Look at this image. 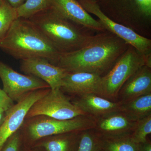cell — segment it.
Segmentation results:
<instances>
[{"label":"cell","instance_id":"obj_10","mask_svg":"<svg viewBox=\"0 0 151 151\" xmlns=\"http://www.w3.org/2000/svg\"><path fill=\"white\" fill-rule=\"evenodd\" d=\"M0 78L3 90L13 101L18 102L31 91L50 88L40 78L32 75H25L15 70L0 60Z\"/></svg>","mask_w":151,"mask_h":151},{"label":"cell","instance_id":"obj_25","mask_svg":"<svg viewBox=\"0 0 151 151\" xmlns=\"http://www.w3.org/2000/svg\"><path fill=\"white\" fill-rule=\"evenodd\" d=\"M8 141V143L2 151H18L19 144L18 134L16 133L14 134Z\"/></svg>","mask_w":151,"mask_h":151},{"label":"cell","instance_id":"obj_29","mask_svg":"<svg viewBox=\"0 0 151 151\" xmlns=\"http://www.w3.org/2000/svg\"><path fill=\"white\" fill-rule=\"evenodd\" d=\"M3 1H4V0H0V6L2 4V3L3 2Z\"/></svg>","mask_w":151,"mask_h":151},{"label":"cell","instance_id":"obj_14","mask_svg":"<svg viewBox=\"0 0 151 151\" xmlns=\"http://www.w3.org/2000/svg\"><path fill=\"white\" fill-rule=\"evenodd\" d=\"M50 8L70 21L95 32L106 31L100 21L87 12L77 0H51Z\"/></svg>","mask_w":151,"mask_h":151},{"label":"cell","instance_id":"obj_6","mask_svg":"<svg viewBox=\"0 0 151 151\" xmlns=\"http://www.w3.org/2000/svg\"><path fill=\"white\" fill-rule=\"evenodd\" d=\"M77 1L87 12L97 17L105 30L117 36L137 49L145 56L146 65L151 67V39L143 37L131 29L109 19L100 10L97 2L94 0Z\"/></svg>","mask_w":151,"mask_h":151},{"label":"cell","instance_id":"obj_2","mask_svg":"<svg viewBox=\"0 0 151 151\" xmlns=\"http://www.w3.org/2000/svg\"><path fill=\"white\" fill-rule=\"evenodd\" d=\"M0 49L16 59L47 60L57 65L61 54L29 19L17 18L0 40Z\"/></svg>","mask_w":151,"mask_h":151},{"label":"cell","instance_id":"obj_20","mask_svg":"<svg viewBox=\"0 0 151 151\" xmlns=\"http://www.w3.org/2000/svg\"><path fill=\"white\" fill-rule=\"evenodd\" d=\"M51 0H27L16 9L18 18L29 19L50 7Z\"/></svg>","mask_w":151,"mask_h":151},{"label":"cell","instance_id":"obj_11","mask_svg":"<svg viewBox=\"0 0 151 151\" xmlns=\"http://www.w3.org/2000/svg\"><path fill=\"white\" fill-rule=\"evenodd\" d=\"M20 68L26 74L34 76L46 82L51 90L60 88L63 79L68 72L65 68L41 58L21 60Z\"/></svg>","mask_w":151,"mask_h":151},{"label":"cell","instance_id":"obj_17","mask_svg":"<svg viewBox=\"0 0 151 151\" xmlns=\"http://www.w3.org/2000/svg\"><path fill=\"white\" fill-rule=\"evenodd\" d=\"M119 111L136 122L151 115V93L122 102Z\"/></svg>","mask_w":151,"mask_h":151},{"label":"cell","instance_id":"obj_16","mask_svg":"<svg viewBox=\"0 0 151 151\" xmlns=\"http://www.w3.org/2000/svg\"><path fill=\"white\" fill-rule=\"evenodd\" d=\"M72 103L86 115L94 119L119 111L122 102L114 101L96 94L78 96Z\"/></svg>","mask_w":151,"mask_h":151},{"label":"cell","instance_id":"obj_24","mask_svg":"<svg viewBox=\"0 0 151 151\" xmlns=\"http://www.w3.org/2000/svg\"><path fill=\"white\" fill-rule=\"evenodd\" d=\"M14 105V101L0 88V111L6 112Z\"/></svg>","mask_w":151,"mask_h":151},{"label":"cell","instance_id":"obj_30","mask_svg":"<svg viewBox=\"0 0 151 151\" xmlns=\"http://www.w3.org/2000/svg\"><path fill=\"white\" fill-rule=\"evenodd\" d=\"M94 1H96L97 2L99 1L100 0H94Z\"/></svg>","mask_w":151,"mask_h":151},{"label":"cell","instance_id":"obj_12","mask_svg":"<svg viewBox=\"0 0 151 151\" xmlns=\"http://www.w3.org/2000/svg\"><path fill=\"white\" fill-rule=\"evenodd\" d=\"M95 119V126L93 129L103 139L131 135L137 122L120 111Z\"/></svg>","mask_w":151,"mask_h":151},{"label":"cell","instance_id":"obj_4","mask_svg":"<svg viewBox=\"0 0 151 151\" xmlns=\"http://www.w3.org/2000/svg\"><path fill=\"white\" fill-rule=\"evenodd\" d=\"M97 4L112 20L150 39L151 0H100Z\"/></svg>","mask_w":151,"mask_h":151},{"label":"cell","instance_id":"obj_27","mask_svg":"<svg viewBox=\"0 0 151 151\" xmlns=\"http://www.w3.org/2000/svg\"><path fill=\"white\" fill-rule=\"evenodd\" d=\"M139 151H151L150 142H147L139 144Z\"/></svg>","mask_w":151,"mask_h":151},{"label":"cell","instance_id":"obj_1","mask_svg":"<svg viewBox=\"0 0 151 151\" xmlns=\"http://www.w3.org/2000/svg\"><path fill=\"white\" fill-rule=\"evenodd\" d=\"M129 45L108 31L78 50L61 53L56 65L69 72H83L103 76L110 71Z\"/></svg>","mask_w":151,"mask_h":151},{"label":"cell","instance_id":"obj_9","mask_svg":"<svg viewBox=\"0 0 151 151\" xmlns=\"http://www.w3.org/2000/svg\"><path fill=\"white\" fill-rule=\"evenodd\" d=\"M50 89L47 88L28 92L6 112L4 122L0 126V151H2L7 142L22 126L32 106Z\"/></svg>","mask_w":151,"mask_h":151},{"label":"cell","instance_id":"obj_22","mask_svg":"<svg viewBox=\"0 0 151 151\" xmlns=\"http://www.w3.org/2000/svg\"><path fill=\"white\" fill-rule=\"evenodd\" d=\"M17 18L16 9L4 0L0 6V40L6 35Z\"/></svg>","mask_w":151,"mask_h":151},{"label":"cell","instance_id":"obj_15","mask_svg":"<svg viewBox=\"0 0 151 151\" xmlns=\"http://www.w3.org/2000/svg\"><path fill=\"white\" fill-rule=\"evenodd\" d=\"M150 93L151 67L144 65L123 84L118 93L117 101L124 103Z\"/></svg>","mask_w":151,"mask_h":151},{"label":"cell","instance_id":"obj_21","mask_svg":"<svg viewBox=\"0 0 151 151\" xmlns=\"http://www.w3.org/2000/svg\"><path fill=\"white\" fill-rule=\"evenodd\" d=\"M105 151H139V144L134 142L131 136L103 139Z\"/></svg>","mask_w":151,"mask_h":151},{"label":"cell","instance_id":"obj_26","mask_svg":"<svg viewBox=\"0 0 151 151\" xmlns=\"http://www.w3.org/2000/svg\"><path fill=\"white\" fill-rule=\"evenodd\" d=\"M12 7L17 9L22 5L27 0H4Z\"/></svg>","mask_w":151,"mask_h":151},{"label":"cell","instance_id":"obj_31","mask_svg":"<svg viewBox=\"0 0 151 151\" xmlns=\"http://www.w3.org/2000/svg\"><path fill=\"white\" fill-rule=\"evenodd\" d=\"M105 151L104 150H103H103H102V151Z\"/></svg>","mask_w":151,"mask_h":151},{"label":"cell","instance_id":"obj_13","mask_svg":"<svg viewBox=\"0 0 151 151\" xmlns=\"http://www.w3.org/2000/svg\"><path fill=\"white\" fill-rule=\"evenodd\" d=\"M60 89L77 96L93 94L103 97L102 76L87 72H68L63 79Z\"/></svg>","mask_w":151,"mask_h":151},{"label":"cell","instance_id":"obj_18","mask_svg":"<svg viewBox=\"0 0 151 151\" xmlns=\"http://www.w3.org/2000/svg\"><path fill=\"white\" fill-rule=\"evenodd\" d=\"M81 132L57 135L56 138L42 143V146L47 151H77Z\"/></svg>","mask_w":151,"mask_h":151},{"label":"cell","instance_id":"obj_23","mask_svg":"<svg viewBox=\"0 0 151 151\" xmlns=\"http://www.w3.org/2000/svg\"><path fill=\"white\" fill-rule=\"evenodd\" d=\"M151 133V115L137 122L132 134V140L137 144L147 142V137Z\"/></svg>","mask_w":151,"mask_h":151},{"label":"cell","instance_id":"obj_7","mask_svg":"<svg viewBox=\"0 0 151 151\" xmlns=\"http://www.w3.org/2000/svg\"><path fill=\"white\" fill-rule=\"evenodd\" d=\"M41 115L58 120H67L86 115L71 103L60 88H58L50 89L36 101L29 109L26 117Z\"/></svg>","mask_w":151,"mask_h":151},{"label":"cell","instance_id":"obj_8","mask_svg":"<svg viewBox=\"0 0 151 151\" xmlns=\"http://www.w3.org/2000/svg\"><path fill=\"white\" fill-rule=\"evenodd\" d=\"M37 120L29 127V133L33 140L72 132H82L94 129L95 119L92 116L83 115L67 120L49 118Z\"/></svg>","mask_w":151,"mask_h":151},{"label":"cell","instance_id":"obj_19","mask_svg":"<svg viewBox=\"0 0 151 151\" xmlns=\"http://www.w3.org/2000/svg\"><path fill=\"white\" fill-rule=\"evenodd\" d=\"M104 140L94 129L82 131L77 151H101Z\"/></svg>","mask_w":151,"mask_h":151},{"label":"cell","instance_id":"obj_28","mask_svg":"<svg viewBox=\"0 0 151 151\" xmlns=\"http://www.w3.org/2000/svg\"><path fill=\"white\" fill-rule=\"evenodd\" d=\"M6 113L4 111H0V126L4 122L5 116Z\"/></svg>","mask_w":151,"mask_h":151},{"label":"cell","instance_id":"obj_5","mask_svg":"<svg viewBox=\"0 0 151 151\" xmlns=\"http://www.w3.org/2000/svg\"><path fill=\"white\" fill-rule=\"evenodd\" d=\"M144 65H146L145 56L129 45L110 71L102 76L103 97L117 101L118 93L123 84Z\"/></svg>","mask_w":151,"mask_h":151},{"label":"cell","instance_id":"obj_3","mask_svg":"<svg viewBox=\"0 0 151 151\" xmlns=\"http://www.w3.org/2000/svg\"><path fill=\"white\" fill-rule=\"evenodd\" d=\"M61 53L78 50L91 42L96 35L50 8L29 19Z\"/></svg>","mask_w":151,"mask_h":151}]
</instances>
